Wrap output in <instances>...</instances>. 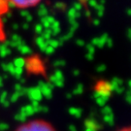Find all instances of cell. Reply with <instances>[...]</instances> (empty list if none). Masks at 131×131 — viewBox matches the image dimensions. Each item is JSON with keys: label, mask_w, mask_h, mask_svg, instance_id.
I'll use <instances>...</instances> for the list:
<instances>
[{"label": "cell", "mask_w": 131, "mask_h": 131, "mask_svg": "<svg viewBox=\"0 0 131 131\" xmlns=\"http://www.w3.org/2000/svg\"><path fill=\"white\" fill-rule=\"evenodd\" d=\"M15 131H56L50 122L43 118H32L20 123Z\"/></svg>", "instance_id": "cell-1"}, {"label": "cell", "mask_w": 131, "mask_h": 131, "mask_svg": "<svg viewBox=\"0 0 131 131\" xmlns=\"http://www.w3.org/2000/svg\"><path fill=\"white\" fill-rule=\"evenodd\" d=\"M113 90L112 84L106 82V81H98L95 86H94V92L96 96H101V97H106L108 98Z\"/></svg>", "instance_id": "cell-2"}, {"label": "cell", "mask_w": 131, "mask_h": 131, "mask_svg": "<svg viewBox=\"0 0 131 131\" xmlns=\"http://www.w3.org/2000/svg\"><path fill=\"white\" fill-rule=\"evenodd\" d=\"M10 10L9 3L0 1V45L7 40V33L5 29L4 20H3V15L7 13Z\"/></svg>", "instance_id": "cell-3"}, {"label": "cell", "mask_w": 131, "mask_h": 131, "mask_svg": "<svg viewBox=\"0 0 131 131\" xmlns=\"http://www.w3.org/2000/svg\"><path fill=\"white\" fill-rule=\"evenodd\" d=\"M8 3H9L10 9L15 8V9L18 10L31 9V8H35L36 6L40 4L39 1H11Z\"/></svg>", "instance_id": "cell-4"}, {"label": "cell", "mask_w": 131, "mask_h": 131, "mask_svg": "<svg viewBox=\"0 0 131 131\" xmlns=\"http://www.w3.org/2000/svg\"><path fill=\"white\" fill-rule=\"evenodd\" d=\"M117 131H131V125L123 127V128H122V129H119V130H117Z\"/></svg>", "instance_id": "cell-5"}, {"label": "cell", "mask_w": 131, "mask_h": 131, "mask_svg": "<svg viewBox=\"0 0 131 131\" xmlns=\"http://www.w3.org/2000/svg\"><path fill=\"white\" fill-rule=\"evenodd\" d=\"M126 100L128 102L131 103V92H128V93L126 94Z\"/></svg>", "instance_id": "cell-6"}, {"label": "cell", "mask_w": 131, "mask_h": 131, "mask_svg": "<svg viewBox=\"0 0 131 131\" xmlns=\"http://www.w3.org/2000/svg\"><path fill=\"white\" fill-rule=\"evenodd\" d=\"M128 84H129V89H130V92H131V81L128 82Z\"/></svg>", "instance_id": "cell-7"}]
</instances>
